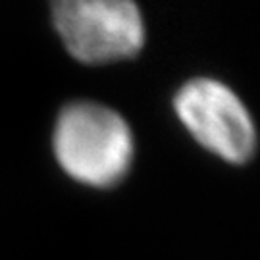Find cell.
Here are the masks:
<instances>
[{
  "mask_svg": "<svg viewBox=\"0 0 260 260\" xmlns=\"http://www.w3.org/2000/svg\"><path fill=\"white\" fill-rule=\"evenodd\" d=\"M58 166L87 187L118 185L129 174L135 139L120 112L93 101L68 104L58 114L52 133Z\"/></svg>",
  "mask_w": 260,
  "mask_h": 260,
  "instance_id": "cell-1",
  "label": "cell"
},
{
  "mask_svg": "<svg viewBox=\"0 0 260 260\" xmlns=\"http://www.w3.org/2000/svg\"><path fill=\"white\" fill-rule=\"evenodd\" d=\"M174 110L189 135L214 156L239 166L258 145L249 106L230 85L214 77H193L177 89Z\"/></svg>",
  "mask_w": 260,
  "mask_h": 260,
  "instance_id": "cell-2",
  "label": "cell"
},
{
  "mask_svg": "<svg viewBox=\"0 0 260 260\" xmlns=\"http://www.w3.org/2000/svg\"><path fill=\"white\" fill-rule=\"evenodd\" d=\"M52 23L66 50L83 64L129 60L147 39L143 14L129 0H62L52 4Z\"/></svg>",
  "mask_w": 260,
  "mask_h": 260,
  "instance_id": "cell-3",
  "label": "cell"
}]
</instances>
